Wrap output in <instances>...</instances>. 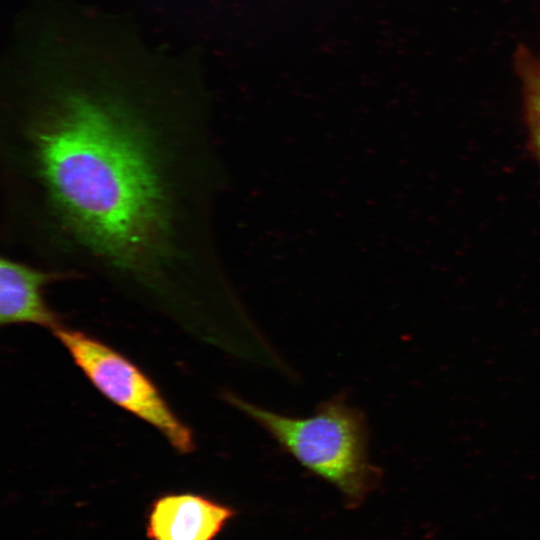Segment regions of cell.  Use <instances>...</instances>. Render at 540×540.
<instances>
[{"instance_id": "8992f818", "label": "cell", "mask_w": 540, "mask_h": 540, "mask_svg": "<svg viewBox=\"0 0 540 540\" xmlns=\"http://www.w3.org/2000/svg\"><path fill=\"white\" fill-rule=\"evenodd\" d=\"M513 62L522 86L529 147L540 166V58L525 45L519 44Z\"/></svg>"}, {"instance_id": "7a4b0ae2", "label": "cell", "mask_w": 540, "mask_h": 540, "mask_svg": "<svg viewBox=\"0 0 540 540\" xmlns=\"http://www.w3.org/2000/svg\"><path fill=\"white\" fill-rule=\"evenodd\" d=\"M225 399L300 465L335 486L351 507L361 504L378 485L381 471L369 459L366 417L343 395L322 402L306 418L278 414L233 394Z\"/></svg>"}, {"instance_id": "3957f363", "label": "cell", "mask_w": 540, "mask_h": 540, "mask_svg": "<svg viewBox=\"0 0 540 540\" xmlns=\"http://www.w3.org/2000/svg\"><path fill=\"white\" fill-rule=\"evenodd\" d=\"M52 332L107 399L153 426L177 452L187 454L194 450L189 427L175 415L155 384L129 359L81 331L60 325Z\"/></svg>"}, {"instance_id": "6da1fadb", "label": "cell", "mask_w": 540, "mask_h": 540, "mask_svg": "<svg viewBox=\"0 0 540 540\" xmlns=\"http://www.w3.org/2000/svg\"><path fill=\"white\" fill-rule=\"evenodd\" d=\"M6 116V228L36 256L161 287L193 264L191 129L122 94L39 93Z\"/></svg>"}, {"instance_id": "277c9868", "label": "cell", "mask_w": 540, "mask_h": 540, "mask_svg": "<svg viewBox=\"0 0 540 540\" xmlns=\"http://www.w3.org/2000/svg\"><path fill=\"white\" fill-rule=\"evenodd\" d=\"M236 513L203 495L166 494L153 501L146 533L150 540H214Z\"/></svg>"}, {"instance_id": "5b68a950", "label": "cell", "mask_w": 540, "mask_h": 540, "mask_svg": "<svg viewBox=\"0 0 540 540\" xmlns=\"http://www.w3.org/2000/svg\"><path fill=\"white\" fill-rule=\"evenodd\" d=\"M71 271L41 269L11 257L0 260V324L30 323L60 326L58 317L43 299V288L55 281L77 277Z\"/></svg>"}]
</instances>
